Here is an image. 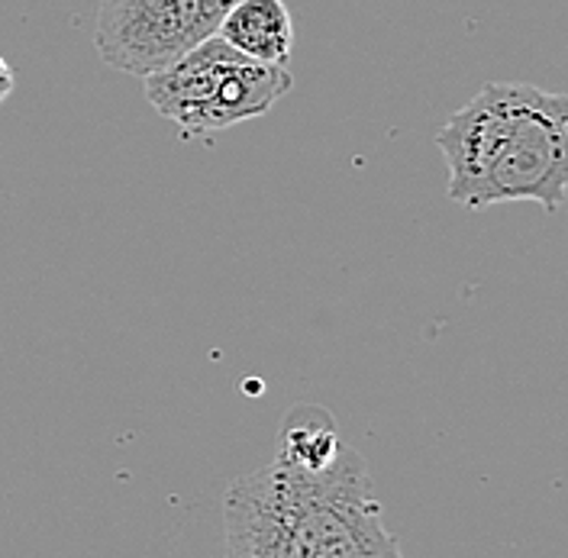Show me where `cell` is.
<instances>
[{"label":"cell","mask_w":568,"mask_h":558,"mask_svg":"<svg viewBox=\"0 0 568 558\" xmlns=\"http://www.w3.org/2000/svg\"><path fill=\"white\" fill-rule=\"evenodd\" d=\"M449 197L465 210L532 201L549 213L568 191V98L524 81H488L439 130Z\"/></svg>","instance_id":"cell-1"},{"label":"cell","mask_w":568,"mask_h":558,"mask_svg":"<svg viewBox=\"0 0 568 558\" xmlns=\"http://www.w3.org/2000/svg\"><path fill=\"white\" fill-rule=\"evenodd\" d=\"M226 558H346L388 526L365 458L343 446L320 475L268 461L226 490Z\"/></svg>","instance_id":"cell-2"},{"label":"cell","mask_w":568,"mask_h":558,"mask_svg":"<svg viewBox=\"0 0 568 558\" xmlns=\"http://www.w3.org/2000/svg\"><path fill=\"white\" fill-rule=\"evenodd\" d=\"M145 101L178 126L181 140L223 133L258 120L291 91L287 65L252 62L220 35L204 39L172 65L142 78Z\"/></svg>","instance_id":"cell-3"},{"label":"cell","mask_w":568,"mask_h":558,"mask_svg":"<svg viewBox=\"0 0 568 558\" xmlns=\"http://www.w3.org/2000/svg\"><path fill=\"white\" fill-rule=\"evenodd\" d=\"M236 0H101L94 49L110 69L145 78L220 30Z\"/></svg>","instance_id":"cell-4"},{"label":"cell","mask_w":568,"mask_h":558,"mask_svg":"<svg viewBox=\"0 0 568 558\" xmlns=\"http://www.w3.org/2000/svg\"><path fill=\"white\" fill-rule=\"evenodd\" d=\"M216 35L262 65H287L294 49V20L284 0H236L220 20Z\"/></svg>","instance_id":"cell-5"},{"label":"cell","mask_w":568,"mask_h":558,"mask_svg":"<svg viewBox=\"0 0 568 558\" xmlns=\"http://www.w3.org/2000/svg\"><path fill=\"white\" fill-rule=\"evenodd\" d=\"M336 417L320 404H294L284 414L275 443V465L301 475H320L326 471L336 455L343 453Z\"/></svg>","instance_id":"cell-6"},{"label":"cell","mask_w":568,"mask_h":558,"mask_svg":"<svg viewBox=\"0 0 568 558\" xmlns=\"http://www.w3.org/2000/svg\"><path fill=\"white\" fill-rule=\"evenodd\" d=\"M346 558H404L400 552V546H397V539L385 532L382 539H375V542H368V546H362V549H355L353 556Z\"/></svg>","instance_id":"cell-7"},{"label":"cell","mask_w":568,"mask_h":558,"mask_svg":"<svg viewBox=\"0 0 568 558\" xmlns=\"http://www.w3.org/2000/svg\"><path fill=\"white\" fill-rule=\"evenodd\" d=\"M13 88H17V74L10 69V62L0 55V104L13 94Z\"/></svg>","instance_id":"cell-8"}]
</instances>
